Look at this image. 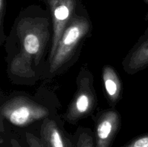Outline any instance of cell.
I'll use <instances>...</instances> for the list:
<instances>
[{
	"mask_svg": "<svg viewBox=\"0 0 148 147\" xmlns=\"http://www.w3.org/2000/svg\"><path fill=\"white\" fill-rule=\"evenodd\" d=\"M75 147H95V135L88 128L79 127L76 132Z\"/></svg>",
	"mask_w": 148,
	"mask_h": 147,
	"instance_id": "cell-10",
	"label": "cell"
},
{
	"mask_svg": "<svg viewBox=\"0 0 148 147\" xmlns=\"http://www.w3.org/2000/svg\"><path fill=\"white\" fill-rule=\"evenodd\" d=\"M95 147H111L121 127V118L116 108L103 110L94 117Z\"/></svg>",
	"mask_w": 148,
	"mask_h": 147,
	"instance_id": "cell-6",
	"label": "cell"
},
{
	"mask_svg": "<svg viewBox=\"0 0 148 147\" xmlns=\"http://www.w3.org/2000/svg\"><path fill=\"white\" fill-rule=\"evenodd\" d=\"M144 1H145V3L147 4V7H148V0H144ZM145 21H148V9H147V14H146L145 17Z\"/></svg>",
	"mask_w": 148,
	"mask_h": 147,
	"instance_id": "cell-14",
	"label": "cell"
},
{
	"mask_svg": "<svg viewBox=\"0 0 148 147\" xmlns=\"http://www.w3.org/2000/svg\"><path fill=\"white\" fill-rule=\"evenodd\" d=\"M49 8L52 23V40L48 62L52 59L64 31L77 12L82 7L81 0H40ZM47 62V63H48Z\"/></svg>",
	"mask_w": 148,
	"mask_h": 147,
	"instance_id": "cell-5",
	"label": "cell"
},
{
	"mask_svg": "<svg viewBox=\"0 0 148 147\" xmlns=\"http://www.w3.org/2000/svg\"><path fill=\"white\" fill-rule=\"evenodd\" d=\"M76 85V91L63 115L64 120L71 125L92 115L98 106L94 76L86 63L79 69Z\"/></svg>",
	"mask_w": 148,
	"mask_h": 147,
	"instance_id": "cell-3",
	"label": "cell"
},
{
	"mask_svg": "<svg viewBox=\"0 0 148 147\" xmlns=\"http://www.w3.org/2000/svg\"><path fill=\"white\" fill-rule=\"evenodd\" d=\"M52 23L49 12L31 5L21 10L5 41L7 54H15L28 61L40 71L51 46Z\"/></svg>",
	"mask_w": 148,
	"mask_h": 147,
	"instance_id": "cell-1",
	"label": "cell"
},
{
	"mask_svg": "<svg viewBox=\"0 0 148 147\" xmlns=\"http://www.w3.org/2000/svg\"><path fill=\"white\" fill-rule=\"evenodd\" d=\"M102 82L107 102L111 108H116L122 98L123 83L118 71L111 65L102 69Z\"/></svg>",
	"mask_w": 148,
	"mask_h": 147,
	"instance_id": "cell-8",
	"label": "cell"
},
{
	"mask_svg": "<svg viewBox=\"0 0 148 147\" xmlns=\"http://www.w3.org/2000/svg\"><path fill=\"white\" fill-rule=\"evenodd\" d=\"M92 22L82 6L68 24L53 57L48 62L45 80L62 74L76 63L84 43L92 36Z\"/></svg>",
	"mask_w": 148,
	"mask_h": 147,
	"instance_id": "cell-2",
	"label": "cell"
},
{
	"mask_svg": "<svg viewBox=\"0 0 148 147\" xmlns=\"http://www.w3.org/2000/svg\"><path fill=\"white\" fill-rule=\"evenodd\" d=\"M0 116L17 127H26L51 116L48 107L24 93L7 97L0 106Z\"/></svg>",
	"mask_w": 148,
	"mask_h": 147,
	"instance_id": "cell-4",
	"label": "cell"
},
{
	"mask_svg": "<svg viewBox=\"0 0 148 147\" xmlns=\"http://www.w3.org/2000/svg\"><path fill=\"white\" fill-rule=\"evenodd\" d=\"M40 138L47 147H75L65 135L57 120L52 116L42 121Z\"/></svg>",
	"mask_w": 148,
	"mask_h": 147,
	"instance_id": "cell-9",
	"label": "cell"
},
{
	"mask_svg": "<svg viewBox=\"0 0 148 147\" xmlns=\"http://www.w3.org/2000/svg\"><path fill=\"white\" fill-rule=\"evenodd\" d=\"M121 147H148V133L135 137Z\"/></svg>",
	"mask_w": 148,
	"mask_h": 147,
	"instance_id": "cell-12",
	"label": "cell"
},
{
	"mask_svg": "<svg viewBox=\"0 0 148 147\" xmlns=\"http://www.w3.org/2000/svg\"><path fill=\"white\" fill-rule=\"evenodd\" d=\"M6 8H7V0H0V43L1 46L4 45L7 39V36L4 34V22L6 14Z\"/></svg>",
	"mask_w": 148,
	"mask_h": 147,
	"instance_id": "cell-11",
	"label": "cell"
},
{
	"mask_svg": "<svg viewBox=\"0 0 148 147\" xmlns=\"http://www.w3.org/2000/svg\"><path fill=\"white\" fill-rule=\"evenodd\" d=\"M26 140L29 147H47L41 138H38L30 133H26Z\"/></svg>",
	"mask_w": 148,
	"mask_h": 147,
	"instance_id": "cell-13",
	"label": "cell"
},
{
	"mask_svg": "<svg viewBox=\"0 0 148 147\" xmlns=\"http://www.w3.org/2000/svg\"><path fill=\"white\" fill-rule=\"evenodd\" d=\"M121 66L130 75L148 68V27L124 58Z\"/></svg>",
	"mask_w": 148,
	"mask_h": 147,
	"instance_id": "cell-7",
	"label": "cell"
}]
</instances>
